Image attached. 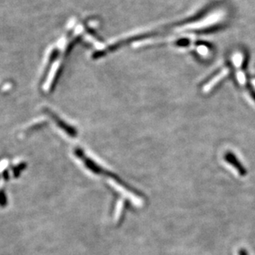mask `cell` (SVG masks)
<instances>
[{"instance_id": "obj_1", "label": "cell", "mask_w": 255, "mask_h": 255, "mask_svg": "<svg viewBox=\"0 0 255 255\" xmlns=\"http://www.w3.org/2000/svg\"><path fill=\"white\" fill-rule=\"evenodd\" d=\"M75 154L76 155V157H79V158L84 162L85 166H86L89 170H91V172H93V173H96V174H103L104 170L102 169L101 167H99L98 165L96 164V162H94L92 160L86 157L82 150L80 149V148H76V149L75 150Z\"/></svg>"}, {"instance_id": "obj_2", "label": "cell", "mask_w": 255, "mask_h": 255, "mask_svg": "<svg viewBox=\"0 0 255 255\" xmlns=\"http://www.w3.org/2000/svg\"><path fill=\"white\" fill-rule=\"evenodd\" d=\"M45 112H46L48 116H50V117L55 121V123L57 124V126L61 128L62 130H64L69 136H71V137H76L77 131H76V129H75L73 127H71V126H69L67 124L65 123V121L61 120L57 115H55L53 112L49 111L48 109H46Z\"/></svg>"}, {"instance_id": "obj_3", "label": "cell", "mask_w": 255, "mask_h": 255, "mask_svg": "<svg viewBox=\"0 0 255 255\" xmlns=\"http://www.w3.org/2000/svg\"><path fill=\"white\" fill-rule=\"evenodd\" d=\"M225 158L227 162H230L232 166H234L241 175L246 174V171L244 169L243 166L239 162L238 160L236 159V157L232 153L227 152L225 156Z\"/></svg>"}, {"instance_id": "obj_4", "label": "cell", "mask_w": 255, "mask_h": 255, "mask_svg": "<svg viewBox=\"0 0 255 255\" xmlns=\"http://www.w3.org/2000/svg\"><path fill=\"white\" fill-rule=\"evenodd\" d=\"M6 205H7V197H6L4 191L0 190V206L3 207Z\"/></svg>"}, {"instance_id": "obj_5", "label": "cell", "mask_w": 255, "mask_h": 255, "mask_svg": "<svg viewBox=\"0 0 255 255\" xmlns=\"http://www.w3.org/2000/svg\"><path fill=\"white\" fill-rule=\"evenodd\" d=\"M25 164L23 163H21V164L18 165L17 167L13 168V175H14L15 177L16 176H18L20 174V172H22V170L24 169Z\"/></svg>"}, {"instance_id": "obj_6", "label": "cell", "mask_w": 255, "mask_h": 255, "mask_svg": "<svg viewBox=\"0 0 255 255\" xmlns=\"http://www.w3.org/2000/svg\"><path fill=\"white\" fill-rule=\"evenodd\" d=\"M117 211H116V217H119V216H121V212L123 211L124 208V202L123 201H121L120 203H119L118 206H117Z\"/></svg>"}, {"instance_id": "obj_7", "label": "cell", "mask_w": 255, "mask_h": 255, "mask_svg": "<svg viewBox=\"0 0 255 255\" xmlns=\"http://www.w3.org/2000/svg\"><path fill=\"white\" fill-rule=\"evenodd\" d=\"M239 255H248V254L246 253V251H244V250H241V251H239Z\"/></svg>"}]
</instances>
